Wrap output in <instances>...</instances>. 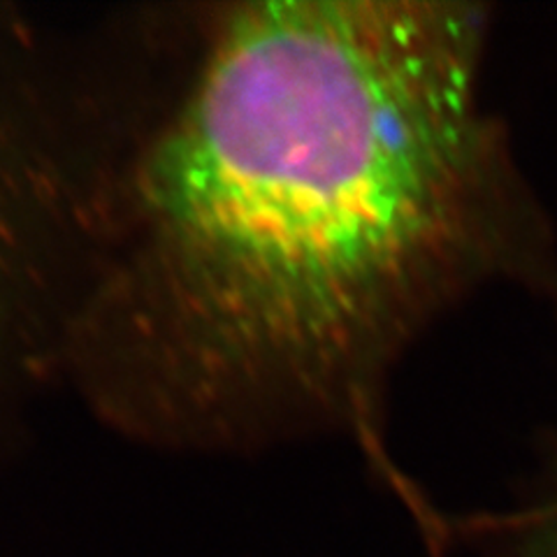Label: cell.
<instances>
[{
    "label": "cell",
    "mask_w": 557,
    "mask_h": 557,
    "mask_svg": "<svg viewBox=\"0 0 557 557\" xmlns=\"http://www.w3.org/2000/svg\"><path fill=\"white\" fill-rule=\"evenodd\" d=\"M485 8H237L149 170L163 249L237 368L370 430L409 344L499 278L553 282L546 225L483 104Z\"/></svg>",
    "instance_id": "cell-1"
},
{
    "label": "cell",
    "mask_w": 557,
    "mask_h": 557,
    "mask_svg": "<svg viewBox=\"0 0 557 557\" xmlns=\"http://www.w3.org/2000/svg\"><path fill=\"white\" fill-rule=\"evenodd\" d=\"M432 557H557V469L518 509L453 520L448 544Z\"/></svg>",
    "instance_id": "cell-2"
}]
</instances>
